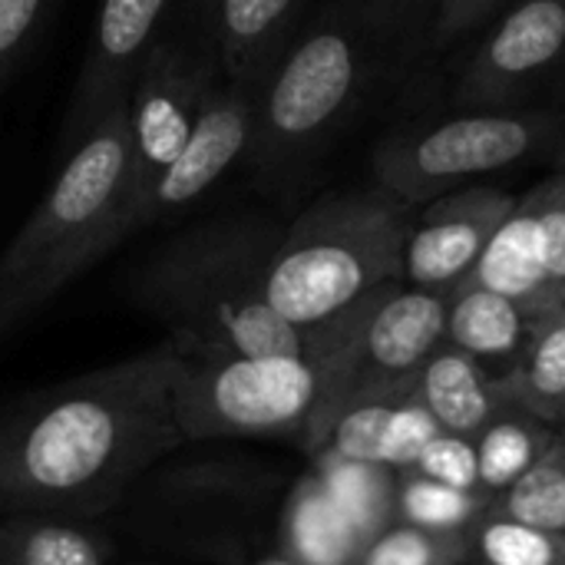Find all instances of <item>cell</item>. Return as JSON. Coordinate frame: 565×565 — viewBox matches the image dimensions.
<instances>
[{"instance_id": "obj_18", "label": "cell", "mask_w": 565, "mask_h": 565, "mask_svg": "<svg viewBox=\"0 0 565 565\" xmlns=\"http://www.w3.org/2000/svg\"><path fill=\"white\" fill-rule=\"evenodd\" d=\"M281 556L295 565H354L364 556V540L334 507L321 480H298L281 516Z\"/></svg>"}, {"instance_id": "obj_9", "label": "cell", "mask_w": 565, "mask_h": 565, "mask_svg": "<svg viewBox=\"0 0 565 565\" xmlns=\"http://www.w3.org/2000/svg\"><path fill=\"white\" fill-rule=\"evenodd\" d=\"M222 76L212 40L189 26L162 33L142 60L129 89V149H132V212L175 162L192 136L209 86Z\"/></svg>"}, {"instance_id": "obj_19", "label": "cell", "mask_w": 565, "mask_h": 565, "mask_svg": "<svg viewBox=\"0 0 565 565\" xmlns=\"http://www.w3.org/2000/svg\"><path fill=\"white\" fill-rule=\"evenodd\" d=\"M0 565H116V546L93 520L0 516Z\"/></svg>"}, {"instance_id": "obj_21", "label": "cell", "mask_w": 565, "mask_h": 565, "mask_svg": "<svg viewBox=\"0 0 565 565\" xmlns=\"http://www.w3.org/2000/svg\"><path fill=\"white\" fill-rule=\"evenodd\" d=\"M315 477L321 480L334 507L348 516V523L358 530L364 546L384 533L397 507L394 483L384 463H358L334 454H318Z\"/></svg>"}, {"instance_id": "obj_29", "label": "cell", "mask_w": 565, "mask_h": 565, "mask_svg": "<svg viewBox=\"0 0 565 565\" xmlns=\"http://www.w3.org/2000/svg\"><path fill=\"white\" fill-rule=\"evenodd\" d=\"M417 470H420V477L437 480L454 490H463V493H470L480 483L477 447L447 430L424 450V457L417 460Z\"/></svg>"}, {"instance_id": "obj_1", "label": "cell", "mask_w": 565, "mask_h": 565, "mask_svg": "<svg viewBox=\"0 0 565 565\" xmlns=\"http://www.w3.org/2000/svg\"><path fill=\"white\" fill-rule=\"evenodd\" d=\"M182 354L162 344L46 387L0 417V516L96 520L185 447L172 414Z\"/></svg>"}, {"instance_id": "obj_30", "label": "cell", "mask_w": 565, "mask_h": 565, "mask_svg": "<svg viewBox=\"0 0 565 565\" xmlns=\"http://www.w3.org/2000/svg\"><path fill=\"white\" fill-rule=\"evenodd\" d=\"M503 3L507 0H430L424 50H444V46L463 40Z\"/></svg>"}, {"instance_id": "obj_11", "label": "cell", "mask_w": 565, "mask_h": 565, "mask_svg": "<svg viewBox=\"0 0 565 565\" xmlns=\"http://www.w3.org/2000/svg\"><path fill=\"white\" fill-rule=\"evenodd\" d=\"M565 60V0H520L467 60L454 103L463 109L520 106Z\"/></svg>"}, {"instance_id": "obj_22", "label": "cell", "mask_w": 565, "mask_h": 565, "mask_svg": "<svg viewBox=\"0 0 565 565\" xmlns=\"http://www.w3.org/2000/svg\"><path fill=\"white\" fill-rule=\"evenodd\" d=\"M520 394L556 414L565 407V305H550L536 315L530 344L520 364Z\"/></svg>"}, {"instance_id": "obj_6", "label": "cell", "mask_w": 565, "mask_h": 565, "mask_svg": "<svg viewBox=\"0 0 565 565\" xmlns=\"http://www.w3.org/2000/svg\"><path fill=\"white\" fill-rule=\"evenodd\" d=\"M351 331L334 351L318 358L271 354L182 361L172 391V414L185 444L305 437L311 447H321L348 394Z\"/></svg>"}, {"instance_id": "obj_27", "label": "cell", "mask_w": 565, "mask_h": 565, "mask_svg": "<svg viewBox=\"0 0 565 565\" xmlns=\"http://www.w3.org/2000/svg\"><path fill=\"white\" fill-rule=\"evenodd\" d=\"M444 434L437 417L427 411V404L411 394V387L394 401L387 437H384V467H417L424 450Z\"/></svg>"}, {"instance_id": "obj_26", "label": "cell", "mask_w": 565, "mask_h": 565, "mask_svg": "<svg viewBox=\"0 0 565 565\" xmlns=\"http://www.w3.org/2000/svg\"><path fill=\"white\" fill-rule=\"evenodd\" d=\"M397 510L404 513V520L411 526L427 530V533H444V530L463 526L473 516L477 503L463 490L417 477V480L404 483V490L397 497Z\"/></svg>"}, {"instance_id": "obj_7", "label": "cell", "mask_w": 565, "mask_h": 565, "mask_svg": "<svg viewBox=\"0 0 565 565\" xmlns=\"http://www.w3.org/2000/svg\"><path fill=\"white\" fill-rule=\"evenodd\" d=\"M565 149V109H463L397 129L374 149L377 189L424 205L470 179Z\"/></svg>"}, {"instance_id": "obj_20", "label": "cell", "mask_w": 565, "mask_h": 565, "mask_svg": "<svg viewBox=\"0 0 565 565\" xmlns=\"http://www.w3.org/2000/svg\"><path fill=\"white\" fill-rule=\"evenodd\" d=\"M417 397L447 434L467 437L493 417V391L480 361L457 348H440L417 374Z\"/></svg>"}, {"instance_id": "obj_23", "label": "cell", "mask_w": 565, "mask_h": 565, "mask_svg": "<svg viewBox=\"0 0 565 565\" xmlns=\"http://www.w3.org/2000/svg\"><path fill=\"white\" fill-rule=\"evenodd\" d=\"M507 516L546 533H565V467L536 460L507 493Z\"/></svg>"}, {"instance_id": "obj_28", "label": "cell", "mask_w": 565, "mask_h": 565, "mask_svg": "<svg viewBox=\"0 0 565 565\" xmlns=\"http://www.w3.org/2000/svg\"><path fill=\"white\" fill-rule=\"evenodd\" d=\"M56 0H0V89L46 30Z\"/></svg>"}, {"instance_id": "obj_4", "label": "cell", "mask_w": 565, "mask_h": 565, "mask_svg": "<svg viewBox=\"0 0 565 565\" xmlns=\"http://www.w3.org/2000/svg\"><path fill=\"white\" fill-rule=\"evenodd\" d=\"M126 103L70 142V156L53 185L3 248L0 338L30 321L70 281L132 235V149Z\"/></svg>"}, {"instance_id": "obj_17", "label": "cell", "mask_w": 565, "mask_h": 565, "mask_svg": "<svg viewBox=\"0 0 565 565\" xmlns=\"http://www.w3.org/2000/svg\"><path fill=\"white\" fill-rule=\"evenodd\" d=\"M540 311L497 295L470 278L454 285L447 311V344L473 361H500L523 354Z\"/></svg>"}, {"instance_id": "obj_3", "label": "cell", "mask_w": 565, "mask_h": 565, "mask_svg": "<svg viewBox=\"0 0 565 565\" xmlns=\"http://www.w3.org/2000/svg\"><path fill=\"white\" fill-rule=\"evenodd\" d=\"M430 0H334L255 89L245 159L262 182L295 175L348 122L391 63L424 53Z\"/></svg>"}, {"instance_id": "obj_10", "label": "cell", "mask_w": 565, "mask_h": 565, "mask_svg": "<svg viewBox=\"0 0 565 565\" xmlns=\"http://www.w3.org/2000/svg\"><path fill=\"white\" fill-rule=\"evenodd\" d=\"M450 291L391 281L364 301L351 338V387L344 404L358 394L411 387L447 341Z\"/></svg>"}, {"instance_id": "obj_32", "label": "cell", "mask_w": 565, "mask_h": 565, "mask_svg": "<svg viewBox=\"0 0 565 565\" xmlns=\"http://www.w3.org/2000/svg\"><path fill=\"white\" fill-rule=\"evenodd\" d=\"M361 565H440V543L417 526L391 530L367 543Z\"/></svg>"}, {"instance_id": "obj_12", "label": "cell", "mask_w": 565, "mask_h": 565, "mask_svg": "<svg viewBox=\"0 0 565 565\" xmlns=\"http://www.w3.org/2000/svg\"><path fill=\"white\" fill-rule=\"evenodd\" d=\"M520 195L497 185H460L414 209L404 242V281L417 288L460 285Z\"/></svg>"}, {"instance_id": "obj_16", "label": "cell", "mask_w": 565, "mask_h": 565, "mask_svg": "<svg viewBox=\"0 0 565 565\" xmlns=\"http://www.w3.org/2000/svg\"><path fill=\"white\" fill-rule=\"evenodd\" d=\"M467 278L526 305L530 311H543L563 301L559 288L550 278L546 238H543L536 205L526 195L516 202L510 218L493 232V238L487 242V248L480 252Z\"/></svg>"}, {"instance_id": "obj_24", "label": "cell", "mask_w": 565, "mask_h": 565, "mask_svg": "<svg viewBox=\"0 0 565 565\" xmlns=\"http://www.w3.org/2000/svg\"><path fill=\"white\" fill-rule=\"evenodd\" d=\"M480 553L490 565H565V536L516 520H493L480 533Z\"/></svg>"}, {"instance_id": "obj_15", "label": "cell", "mask_w": 565, "mask_h": 565, "mask_svg": "<svg viewBox=\"0 0 565 565\" xmlns=\"http://www.w3.org/2000/svg\"><path fill=\"white\" fill-rule=\"evenodd\" d=\"M301 7L305 0H215L209 40L225 79L255 93L291 43Z\"/></svg>"}, {"instance_id": "obj_8", "label": "cell", "mask_w": 565, "mask_h": 565, "mask_svg": "<svg viewBox=\"0 0 565 565\" xmlns=\"http://www.w3.org/2000/svg\"><path fill=\"white\" fill-rule=\"evenodd\" d=\"M268 493L262 473L245 460H189L175 467H152L126 493L136 507L139 530L162 546H179L215 563L238 556L245 520Z\"/></svg>"}, {"instance_id": "obj_35", "label": "cell", "mask_w": 565, "mask_h": 565, "mask_svg": "<svg viewBox=\"0 0 565 565\" xmlns=\"http://www.w3.org/2000/svg\"><path fill=\"white\" fill-rule=\"evenodd\" d=\"M563 305H565V291H563Z\"/></svg>"}, {"instance_id": "obj_2", "label": "cell", "mask_w": 565, "mask_h": 565, "mask_svg": "<svg viewBox=\"0 0 565 565\" xmlns=\"http://www.w3.org/2000/svg\"><path fill=\"white\" fill-rule=\"evenodd\" d=\"M278 238L281 232L252 212L205 218L152 248L126 291L169 331L182 361L328 354L348 338L361 305L318 328L275 315L265 301V268Z\"/></svg>"}, {"instance_id": "obj_33", "label": "cell", "mask_w": 565, "mask_h": 565, "mask_svg": "<svg viewBox=\"0 0 565 565\" xmlns=\"http://www.w3.org/2000/svg\"><path fill=\"white\" fill-rule=\"evenodd\" d=\"M189 13V26L205 33L209 36V23H212V10H215V0H179Z\"/></svg>"}, {"instance_id": "obj_5", "label": "cell", "mask_w": 565, "mask_h": 565, "mask_svg": "<svg viewBox=\"0 0 565 565\" xmlns=\"http://www.w3.org/2000/svg\"><path fill=\"white\" fill-rule=\"evenodd\" d=\"M411 202L384 192L324 195L281 232L268 268L265 301L291 324L318 328L391 281H404Z\"/></svg>"}, {"instance_id": "obj_14", "label": "cell", "mask_w": 565, "mask_h": 565, "mask_svg": "<svg viewBox=\"0 0 565 565\" xmlns=\"http://www.w3.org/2000/svg\"><path fill=\"white\" fill-rule=\"evenodd\" d=\"M175 0H103L86 60L79 66L76 93L66 116V146L79 139L96 119L129 99L132 79L166 33Z\"/></svg>"}, {"instance_id": "obj_25", "label": "cell", "mask_w": 565, "mask_h": 565, "mask_svg": "<svg viewBox=\"0 0 565 565\" xmlns=\"http://www.w3.org/2000/svg\"><path fill=\"white\" fill-rule=\"evenodd\" d=\"M536 454H540V440L533 430H526L516 420L493 424L477 447L480 483L490 490L513 487L536 463Z\"/></svg>"}, {"instance_id": "obj_31", "label": "cell", "mask_w": 565, "mask_h": 565, "mask_svg": "<svg viewBox=\"0 0 565 565\" xmlns=\"http://www.w3.org/2000/svg\"><path fill=\"white\" fill-rule=\"evenodd\" d=\"M526 199L536 205L543 238H546V262H550V278L559 288V298L565 291V172L536 185L526 192Z\"/></svg>"}, {"instance_id": "obj_13", "label": "cell", "mask_w": 565, "mask_h": 565, "mask_svg": "<svg viewBox=\"0 0 565 565\" xmlns=\"http://www.w3.org/2000/svg\"><path fill=\"white\" fill-rule=\"evenodd\" d=\"M252 113H255V93L235 86L222 73L202 99L189 142L132 212V232L172 218L199 195H205L228 166L245 159L248 136H252Z\"/></svg>"}, {"instance_id": "obj_34", "label": "cell", "mask_w": 565, "mask_h": 565, "mask_svg": "<svg viewBox=\"0 0 565 565\" xmlns=\"http://www.w3.org/2000/svg\"><path fill=\"white\" fill-rule=\"evenodd\" d=\"M258 565H295L288 556H271V559H262Z\"/></svg>"}]
</instances>
